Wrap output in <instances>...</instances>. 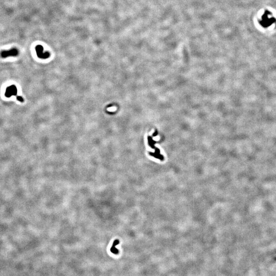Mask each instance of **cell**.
I'll return each instance as SVG.
<instances>
[{
	"mask_svg": "<svg viewBox=\"0 0 276 276\" xmlns=\"http://www.w3.org/2000/svg\"><path fill=\"white\" fill-rule=\"evenodd\" d=\"M18 54V51L16 48H12L8 51H3L1 52V57L5 58L9 56H16Z\"/></svg>",
	"mask_w": 276,
	"mask_h": 276,
	"instance_id": "cell-1",
	"label": "cell"
},
{
	"mask_svg": "<svg viewBox=\"0 0 276 276\" xmlns=\"http://www.w3.org/2000/svg\"><path fill=\"white\" fill-rule=\"evenodd\" d=\"M35 50L37 56L40 58L46 59L50 56V53L49 52H43V48L41 45H37L35 47Z\"/></svg>",
	"mask_w": 276,
	"mask_h": 276,
	"instance_id": "cell-2",
	"label": "cell"
},
{
	"mask_svg": "<svg viewBox=\"0 0 276 276\" xmlns=\"http://www.w3.org/2000/svg\"><path fill=\"white\" fill-rule=\"evenodd\" d=\"M17 93V88L15 85H11L7 87L5 95L7 98L11 97L12 96H16Z\"/></svg>",
	"mask_w": 276,
	"mask_h": 276,
	"instance_id": "cell-3",
	"label": "cell"
},
{
	"mask_svg": "<svg viewBox=\"0 0 276 276\" xmlns=\"http://www.w3.org/2000/svg\"><path fill=\"white\" fill-rule=\"evenodd\" d=\"M119 243V240H116L114 241L113 244H112V246L111 247V248H110V251L111 253H114V254H118L119 253V250L117 248H116V246L117 245H118V244Z\"/></svg>",
	"mask_w": 276,
	"mask_h": 276,
	"instance_id": "cell-4",
	"label": "cell"
},
{
	"mask_svg": "<svg viewBox=\"0 0 276 276\" xmlns=\"http://www.w3.org/2000/svg\"><path fill=\"white\" fill-rule=\"evenodd\" d=\"M16 99L17 100H18L19 101L21 102H24V99L23 98V97H22L21 96H17L16 97Z\"/></svg>",
	"mask_w": 276,
	"mask_h": 276,
	"instance_id": "cell-5",
	"label": "cell"
}]
</instances>
